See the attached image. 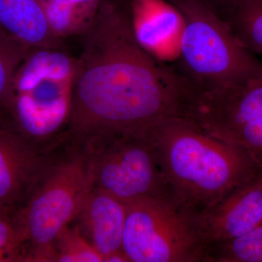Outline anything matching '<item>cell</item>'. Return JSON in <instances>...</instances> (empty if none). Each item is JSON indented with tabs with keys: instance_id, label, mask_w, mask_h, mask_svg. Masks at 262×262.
<instances>
[{
	"instance_id": "7",
	"label": "cell",
	"mask_w": 262,
	"mask_h": 262,
	"mask_svg": "<svg viewBox=\"0 0 262 262\" xmlns=\"http://www.w3.org/2000/svg\"><path fill=\"white\" fill-rule=\"evenodd\" d=\"M182 117L247 149L262 169V74L212 91L191 92Z\"/></svg>"
},
{
	"instance_id": "3",
	"label": "cell",
	"mask_w": 262,
	"mask_h": 262,
	"mask_svg": "<svg viewBox=\"0 0 262 262\" xmlns=\"http://www.w3.org/2000/svg\"><path fill=\"white\" fill-rule=\"evenodd\" d=\"M182 14L175 70L191 92L238 83L262 74V62L243 46L225 20L200 0H168Z\"/></svg>"
},
{
	"instance_id": "18",
	"label": "cell",
	"mask_w": 262,
	"mask_h": 262,
	"mask_svg": "<svg viewBox=\"0 0 262 262\" xmlns=\"http://www.w3.org/2000/svg\"><path fill=\"white\" fill-rule=\"evenodd\" d=\"M30 49L0 35V117L9 96L15 72Z\"/></svg>"
},
{
	"instance_id": "13",
	"label": "cell",
	"mask_w": 262,
	"mask_h": 262,
	"mask_svg": "<svg viewBox=\"0 0 262 262\" xmlns=\"http://www.w3.org/2000/svg\"><path fill=\"white\" fill-rule=\"evenodd\" d=\"M0 35L29 48H62L41 0H0Z\"/></svg>"
},
{
	"instance_id": "8",
	"label": "cell",
	"mask_w": 262,
	"mask_h": 262,
	"mask_svg": "<svg viewBox=\"0 0 262 262\" xmlns=\"http://www.w3.org/2000/svg\"><path fill=\"white\" fill-rule=\"evenodd\" d=\"M89 143L99 144V150L89 155L94 188L125 203L152 196L171 200L145 133Z\"/></svg>"
},
{
	"instance_id": "17",
	"label": "cell",
	"mask_w": 262,
	"mask_h": 262,
	"mask_svg": "<svg viewBox=\"0 0 262 262\" xmlns=\"http://www.w3.org/2000/svg\"><path fill=\"white\" fill-rule=\"evenodd\" d=\"M54 251V261H103L101 253L81 234L78 227H66L57 237Z\"/></svg>"
},
{
	"instance_id": "1",
	"label": "cell",
	"mask_w": 262,
	"mask_h": 262,
	"mask_svg": "<svg viewBox=\"0 0 262 262\" xmlns=\"http://www.w3.org/2000/svg\"><path fill=\"white\" fill-rule=\"evenodd\" d=\"M77 58L69 128L79 140L143 134L182 116L190 88L171 66L136 40L128 12L102 0L82 35Z\"/></svg>"
},
{
	"instance_id": "11",
	"label": "cell",
	"mask_w": 262,
	"mask_h": 262,
	"mask_svg": "<svg viewBox=\"0 0 262 262\" xmlns=\"http://www.w3.org/2000/svg\"><path fill=\"white\" fill-rule=\"evenodd\" d=\"M128 14L133 32L141 47L173 67L184 27L179 10L168 0H133Z\"/></svg>"
},
{
	"instance_id": "6",
	"label": "cell",
	"mask_w": 262,
	"mask_h": 262,
	"mask_svg": "<svg viewBox=\"0 0 262 262\" xmlns=\"http://www.w3.org/2000/svg\"><path fill=\"white\" fill-rule=\"evenodd\" d=\"M94 189L89 155H79L55 169L17 213L28 261H54V244L62 231L78 217ZM22 246V247H23Z\"/></svg>"
},
{
	"instance_id": "4",
	"label": "cell",
	"mask_w": 262,
	"mask_h": 262,
	"mask_svg": "<svg viewBox=\"0 0 262 262\" xmlns=\"http://www.w3.org/2000/svg\"><path fill=\"white\" fill-rule=\"evenodd\" d=\"M77 58L62 48H31L13 77L2 118L30 142L68 125Z\"/></svg>"
},
{
	"instance_id": "14",
	"label": "cell",
	"mask_w": 262,
	"mask_h": 262,
	"mask_svg": "<svg viewBox=\"0 0 262 262\" xmlns=\"http://www.w3.org/2000/svg\"><path fill=\"white\" fill-rule=\"evenodd\" d=\"M102 0H49L42 3L58 39L82 35L93 24Z\"/></svg>"
},
{
	"instance_id": "12",
	"label": "cell",
	"mask_w": 262,
	"mask_h": 262,
	"mask_svg": "<svg viewBox=\"0 0 262 262\" xmlns=\"http://www.w3.org/2000/svg\"><path fill=\"white\" fill-rule=\"evenodd\" d=\"M126 214V203L97 188L84 201L78 217L103 261L127 262L122 251Z\"/></svg>"
},
{
	"instance_id": "5",
	"label": "cell",
	"mask_w": 262,
	"mask_h": 262,
	"mask_svg": "<svg viewBox=\"0 0 262 262\" xmlns=\"http://www.w3.org/2000/svg\"><path fill=\"white\" fill-rule=\"evenodd\" d=\"M122 251L128 262H205L199 215L166 198L126 203Z\"/></svg>"
},
{
	"instance_id": "19",
	"label": "cell",
	"mask_w": 262,
	"mask_h": 262,
	"mask_svg": "<svg viewBox=\"0 0 262 262\" xmlns=\"http://www.w3.org/2000/svg\"><path fill=\"white\" fill-rule=\"evenodd\" d=\"M23 243L16 215L0 208V253L16 255L22 261Z\"/></svg>"
},
{
	"instance_id": "2",
	"label": "cell",
	"mask_w": 262,
	"mask_h": 262,
	"mask_svg": "<svg viewBox=\"0 0 262 262\" xmlns=\"http://www.w3.org/2000/svg\"><path fill=\"white\" fill-rule=\"evenodd\" d=\"M145 134L172 201L194 214L262 173L247 149L211 135L187 117H169Z\"/></svg>"
},
{
	"instance_id": "21",
	"label": "cell",
	"mask_w": 262,
	"mask_h": 262,
	"mask_svg": "<svg viewBox=\"0 0 262 262\" xmlns=\"http://www.w3.org/2000/svg\"><path fill=\"white\" fill-rule=\"evenodd\" d=\"M42 1V3H45V2L49 1V0H41Z\"/></svg>"
},
{
	"instance_id": "15",
	"label": "cell",
	"mask_w": 262,
	"mask_h": 262,
	"mask_svg": "<svg viewBox=\"0 0 262 262\" xmlns=\"http://www.w3.org/2000/svg\"><path fill=\"white\" fill-rule=\"evenodd\" d=\"M225 20L246 49L262 55V0H238Z\"/></svg>"
},
{
	"instance_id": "9",
	"label": "cell",
	"mask_w": 262,
	"mask_h": 262,
	"mask_svg": "<svg viewBox=\"0 0 262 262\" xmlns=\"http://www.w3.org/2000/svg\"><path fill=\"white\" fill-rule=\"evenodd\" d=\"M40 168L32 143L0 120V208L16 215L34 192Z\"/></svg>"
},
{
	"instance_id": "10",
	"label": "cell",
	"mask_w": 262,
	"mask_h": 262,
	"mask_svg": "<svg viewBox=\"0 0 262 262\" xmlns=\"http://www.w3.org/2000/svg\"><path fill=\"white\" fill-rule=\"evenodd\" d=\"M206 246L262 225V173L199 215Z\"/></svg>"
},
{
	"instance_id": "20",
	"label": "cell",
	"mask_w": 262,
	"mask_h": 262,
	"mask_svg": "<svg viewBox=\"0 0 262 262\" xmlns=\"http://www.w3.org/2000/svg\"><path fill=\"white\" fill-rule=\"evenodd\" d=\"M208 8H211L219 16L225 20L238 0H200Z\"/></svg>"
},
{
	"instance_id": "16",
	"label": "cell",
	"mask_w": 262,
	"mask_h": 262,
	"mask_svg": "<svg viewBox=\"0 0 262 262\" xmlns=\"http://www.w3.org/2000/svg\"><path fill=\"white\" fill-rule=\"evenodd\" d=\"M205 262H262V225L239 237L208 244Z\"/></svg>"
}]
</instances>
